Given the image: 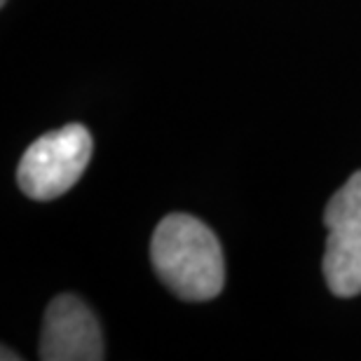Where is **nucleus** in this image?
Wrapping results in <instances>:
<instances>
[{"label": "nucleus", "instance_id": "423d86ee", "mask_svg": "<svg viewBox=\"0 0 361 361\" xmlns=\"http://www.w3.org/2000/svg\"><path fill=\"white\" fill-rule=\"evenodd\" d=\"M7 3V0H0V5H5Z\"/></svg>", "mask_w": 361, "mask_h": 361}, {"label": "nucleus", "instance_id": "f03ea898", "mask_svg": "<svg viewBox=\"0 0 361 361\" xmlns=\"http://www.w3.org/2000/svg\"><path fill=\"white\" fill-rule=\"evenodd\" d=\"M92 160V134L82 125H66L35 139L21 155L17 183L26 197L49 202L68 192Z\"/></svg>", "mask_w": 361, "mask_h": 361}, {"label": "nucleus", "instance_id": "f257e3e1", "mask_svg": "<svg viewBox=\"0 0 361 361\" xmlns=\"http://www.w3.org/2000/svg\"><path fill=\"white\" fill-rule=\"evenodd\" d=\"M150 261L162 284L183 300H212L226 284L221 244L214 230L190 214H169L157 223Z\"/></svg>", "mask_w": 361, "mask_h": 361}, {"label": "nucleus", "instance_id": "20e7f679", "mask_svg": "<svg viewBox=\"0 0 361 361\" xmlns=\"http://www.w3.org/2000/svg\"><path fill=\"white\" fill-rule=\"evenodd\" d=\"M104 334L92 310L73 293H61L42 317V361H101Z\"/></svg>", "mask_w": 361, "mask_h": 361}, {"label": "nucleus", "instance_id": "7ed1b4c3", "mask_svg": "<svg viewBox=\"0 0 361 361\" xmlns=\"http://www.w3.org/2000/svg\"><path fill=\"white\" fill-rule=\"evenodd\" d=\"M329 230L324 251V279L338 298L361 293V171L329 200L324 209Z\"/></svg>", "mask_w": 361, "mask_h": 361}, {"label": "nucleus", "instance_id": "39448f33", "mask_svg": "<svg viewBox=\"0 0 361 361\" xmlns=\"http://www.w3.org/2000/svg\"><path fill=\"white\" fill-rule=\"evenodd\" d=\"M7 359H19V355H12V350H7V348H3V361H7Z\"/></svg>", "mask_w": 361, "mask_h": 361}]
</instances>
